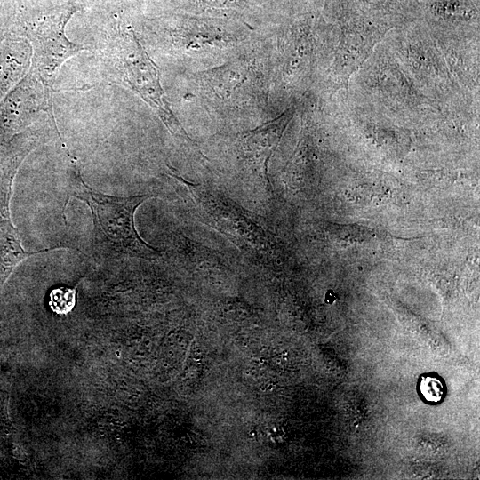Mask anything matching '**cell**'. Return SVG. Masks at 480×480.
Listing matches in <instances>:
<instances>
[{
    "instance_id": "cell-1",
    "label": "cell",
    "mask_w": 480,
    "mask_h": 480,
    "mask_svg": "<svg viewBox=\"0 0 480 480\" xmlns=\"http://www.w3.org/2000/svg\"><path fill=\"white\" fill-rule=\"evenodd\" d=\"M172 171L169 174L185 187L186 202L199 221L224 235L251 263L262 268L276 263L277 244L263 218L216 188L188 181Z\"/></svg>"
},
{
    "instance_id": "cell-2",
    "label": "cell",
    "mask_w": 480,
    "mask_h": 480,
    "mask_svg": "<svg viewBox=\"0 0 480 480\" xmlns=\"http://www.w3.org/2000/svg\"><path fill=\"white\" fill-rule=\"evenodd\" d=\"M71 196L85 202L91 209L94 224L93 249L97 254L114 259L132 257L144 260H156L161 256L157 249L140 236L134 223L137 208L153 196H113L102 194L83 180L79 170H74L63 213Z\"/></svg>"
},
{
    "instance_id": "cell-3",
    "label": "cell",
    "mask_w": 480,
    "mask_h": 480,
    "mask_svg": "<svg viewBox=\"0 0 480 480\" xmlns=\"http://www.w3.org/2000/svg\"><path fill=\"white\" fill-rule=\"evenodd\" d=\"M101 62L110 80L135 92L174 137L199 151L170 108L160 84L158 67L132 31L119 30L111 37L101 49Z\"/></svg>"
},
{
    "instance_id": "cell-4",
    "label": "cell",
    "mask_w": 480,
    "mask_h": 480,
    "mask_svg": "<svg viewBox=\"0 0 480 480\" xmlns=\"http://www.w3.org/2000/svg\"><path fill=\"white\" fill-rule=\"evenodd\" d=\"M81 9L73 0L61 5L39 10L28 22L33 47L32 71L43 87V109L52 116V84L58 68L78 52L84 50L66 36L65 28Z\"/></svg>"
},
{
    "instance_id": "cell-5",
    "label": "cell",
    "mask_w": 480,
    "mask_h": 480,
    "mask_svg": "<svg viewBox=\"0 0 480 480\" xmlns=\"http://www.w3.org/2000/svg\"><path fill=\"white\" fill-rule=\"evenodd\" d=\"M31 150V147L25 148L0 170V289L22 260L34 254L63 248L54 247L36 252L26 251L21 244L19 231L11 220L9 204L12 180L21 161Z\"/></svg>"
},
{
    "instance_id": "cell-6",
    "label": "cell",
    "mask_w": 480,
    "mask_h": 480,
    "mask_svg": "<svg viewBox=\"0 0 480 480\" xmlns=\"http://www.w3.org/2000/svg\"><path fill=\"white\" fill-rule=\"evenodd\" d=\"M291 118L292 111L286 110L276 119L245 132L238 140L240 155L259 169L268 185V163Z\"/></svg>"
},
{
    "instance_id": "cell-7",
    "label": "cell",
    "mask_w": 480,
    "mask_h": 480,
    "mask_svg": "<svg viewBox=\"0 0 480 480\" xmlns=\"http://www.w3.org/2000/svg\"><path fill=\"white\" fill-rule=\"evenodd\" d=\"M51 309L60 315L69 313L76 304V289L59 287L53 289L49 295Z\"/></svg>"
},
{
    "instance_id": "cell-8",
    "label": "cell",
    "mask_w": 480,
    "mask_h": 480,
    "mask_svg": "<svg viewBox=\"0 0 480 480\" xmlns=\"http://www.w3.org/2000/svg\"><path fill=\"white\" fill-rule=\"evenodd\" d=\"M421 392L429 401H438L442 397L443 388L440 381L436 379L428 377L421 382Z\"/></svg>"
},
{
    "instance_id": "cell-9",
    "label": "cell",
    "mask_w": 480,
    "mask_h": 480,
    "mask_svg": "<svg viewBox=\"0 0 480 480\" xmlns=\"http://www.w3.org/2000/svg\"><path fill=\"white\" fill-rule=\"evenodd\" d=\"M210 5L221 7V6H234L236 0H203Z\"/></svg>"
},
{
    "instance_id": "cell-10",
    "label": "cell",
    "mask_w": 480,
    "mask_h": 480,
    "mask_svg": "<svg viewBox=\"0 0 480 480\" xmlns=\"http://www.w3.org/2000/svg\"><path fill=\"white\" fill-rule=\"evenodd\" d=\"M273 431H274L273 434H271L272 440H276V442H283L284 436V431L280 429L279 428H274Z\"/></svg>"
}]
</instances>
